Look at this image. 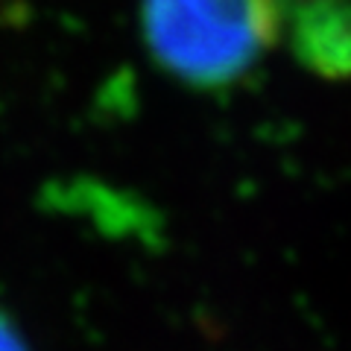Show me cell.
<instances>
[{"label": "cell", "instance_id": "obj_3", "mask_svg": "<svg viewBox=\"0 0 351 351\" xmlns=\"http://www.w3.org/2000/svg\"><path fill=\"white\" fill-rule=\"evenodd\" d=\"M0 351H27L18 328L9 322V316L3 311H0Z\"/></svg>", "mask_w": 351, "mask_h": 351}, {"label": "cell", "instance_id": "obj_1", "mask_svg": "<svg viewBox=\"0 0 351 351\" xmlns=\"http://www.w3.org/2000/svg\"><path fill=\"white\" fill-rule=\"evenodd\" d=\"M281 32V0H141L147 53L196 91L237 85L269 56Z\"/></svg>", "mask_w": 351, "mask_h": 351}, {"label": "cell", "instance_id": "obj_2", "mask_svg": "<svg viewBox=\"0 0 351 351\" xmlns=\"http://www.w3.org/2000/svg\"><path fill=\"white\" fill-rule=\"evenodd\" d=\"M281 38L304 71L351 82V0H293Z\"/></svg>", "mask_w": 351, "mask_h": 351}]
</instances>
